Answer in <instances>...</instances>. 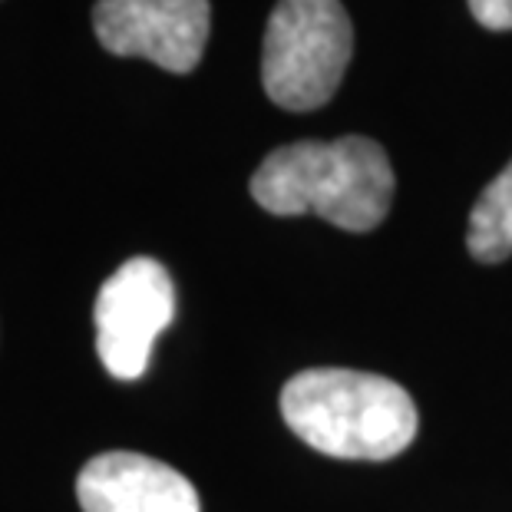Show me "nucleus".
I'll return each mask as SVG.
<instances>
[{
    "label": "nucleus",
    "instance_id": "obj_2",
    "mask_svg": "<svg viewBox=\"0 0 512 512\" xmlns=\"http://www.w3.org/2000/svg\"><path fill=\"white\" fill-rule=\"evenodd\" d=\"M281 417L294 437L337 460H394L420 427L397 380L344 367L294 374L281 390Z\"/></svg>",
    "mask_w": 512,
    "mask_h": 512
},
{
    "label": "nucleus",
    "instance_id": "obj_4",
    "mask_svg": "<svg viewBox=\"0 0 512 512\" xmlns=\"http://www.w3.org/2000/svg\"><path fill=\"white\" fill-rule=\"evenodd\" d=\"M176 288L156 258H129L96 294V354L116 380L146 374L152 344L172 324Z\"/></svg>",
    "mask_w": 512,
    "mask_h": 512
},
{
    "label": "nucleus",
    "instance_id": "obj_7",
    "mask_svg": "<svg viewBox=\"0 0 512 512\" xmlns=\"http://www.w3.org/2000/svg\"><path fill=\"white\" fill-rule=\"evenodd\" d=\"M466 248L483 265L512 255V162L479 192L466 228Z\"/></svg>",
    "mask_w": 512,
    "mask_h": 512
},
{
    "label": "nucleus",
    "instance_id": "obj_5",
    "mask_svg": "<svg viewBox=\"0 0 512 512\" xmlns=\"http://www.w3.org/2000/svg\"><path fill=\"white\" fill-rule=\"evenodd\" d=\"M93 30L116 57H143L169 73L199 67L212 30L209 0H96Z\"/></svg>",
    "mask_w": 512,
    "mask_h": 512
},
{
    "label": "nucleus",
    "instance_id": "obj_6",
    "mask_svg": "<svg viewBox=\"0 0 512 512\" xmlns=\"http://www.w3.org/2000/svg\"><path fill=\"white\" fill-rule=\"evenodd\" d=\"M83 512H202L199 493L179 470L143 453H100L80 470Z\"/></svg>",
    "mask_w": 512,
    "mask_h": 512
},
{
    "label": "nucleus",
    "instance_id": "obj_3",
    "mask_svg": "<svg viewBox=\"0 0 512 512\" xmlns=\"http://www.w3.org/2000/svg\"><path fill=\"white\" fill-rule=\"evenodd\" d=\"M354 53V27L341 0H278L265 30L261 83L288 113L331 100Z\"/></svg>",
    "mask_w": 512,
    "mask_h": 512
},
{
    "label": "nucleus",
    "instance_id": "obj_1",
    "mask_svg": "<svg viewBox=\"0 0 512 512\" xmlns=\"http://www.w3.org/2000/svg\"><path fill=\"white\" fill-rule=\"evenodd\" d=\"M394 189L384 146L367 136L301 139L268 152L252 176V195L265 212L318 215L344 232H370L384 222Z\"/></svg>",
    "mask_w": 512,
    "mask_h": 512
},
{
    "label": "nucleus",
    "instance_id": "obj_8",
    "mask_svg": "<svg viewBox=\"0 0 512 512\" xmlns=\"http://www.w3.org/2000/svg\"><path fill=\"white\" fill-rule=\"evenodd\" d=\"M470 10L486 30H512V0H470Z\"/></svg>",
    "mask_w": 512,
    "mask_h": 512
}]
</instances>
